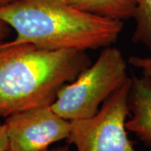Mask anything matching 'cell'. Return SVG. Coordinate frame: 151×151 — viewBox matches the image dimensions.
<instances>
[{
    "label": "cell",
    "instance_id": "5bb4252c",
    "mask_svg": "<svg viewBox=\"0 0 151 151\" xmlns=\"http://www.w3.org/2000/svg\"><path fill=\"white\" fill-rule=\"evenodd\" d=\"M0 117H4V113L1 109H0Z\"/></svg>",
    "mask_w": 151,
    "mask_h": 151
},
{
    "label": "cell",
    "instance_id": "277c9868",
    "mask_svg": "<svg viewBox=\"0 0 151 151\" xmlns=\"http://www.w3.org/2000/svg\"><path fill=\"white\" fill-rule=\"evenodd\" d=\"M131 85L128 77L93 117L70 121L67 142L77 151H137L125 125L130 112Z\"/></svg>",
    "mask_w": 151,
    "mask_h": 151
},
{
    "label": "cell",
    "instance_id": "30bf717a",
    "mask_svg": "<svg viewBox=\"0 0 151 151\" xmlns=\"http://www.w3.org/2000/svg\"><path fill=\"white\" fill-rule=\"evenodd\" d=\"M9 149V141L4 124H0V151H7Z\"/></svg>",
    "mask_w": 151,
    "mask_h": 151
},
{
    "label": "cell",
    "instance_id": "5b68a950",
    "mask_svg": "<svg viewBox=\"0 0 151 151\" xmlns=\"http://www.w3.org/2000/svg\"><path fill=\"white\" fill-rule=\"evenodd\" d=\"M8 151H45L55 142L67 139L70 121L61 118L51 106L36 107L7 116Z\"/></svg>",
    "mask_w": 151,
    "mask_h": 151
},
{
    "label": "cell",
    "instance_id": "4fadbf2b",
    "mask_svg": "<svg viewBox=\"0 0 151 151\" xmlns=\"http://www.w3.org/2000/svg\"><path fill=\"white\" fill-rule=\"evenodd\" d=\"M45 151H69V147L66 146H60V147H57V148H54L51 150H47Z\"/></svg>",
    "mask_w": 151,
    "mask_h": 151
},
{
    "label": "cell",
    "instance_id": "52a82bcc",
    "mask_svg": "<svg viewBox=\"0 0 151 151\" xmlns=\"http://www.w3.org/2000/svg\"><path fill=\"white\" fill-rule=\"evenodd\" d=\"M81 10L113 20L134 18L138 0H62Z\"/></svg>",
    "mask_w": 151,
    "mask_h": 151
},
{
    "label": "cell",
    "instance_id": "8fae6325",
    "mask_svg": "<svg viewBox=\"0 0 151 151\" xmlns=\"http://www.w3.org/2000/svg\"><path fill=\"white\" fill-rule=\"evenodd\" d=\"M11 28L6 24L5 22L0 20V43L5 40L10 34Z\"/></svg>",
    "mask_w": 151,
    "mask_h": 151
},
{
    "label": "cell",
    "instance_id": "6da1fadb",
    "mask_svg": "<svg viewBox=\"0 0 151 151\" xmlns=\"http://www.w3.org/2000/svg\"><path fill=\"white\" fill-rule=\"evenodd\" d=\"M0 20L16 32L4 46L30 44L40 49L96 50L115 43L123 21L81 10L62 0H20L0 7Z\"/></svg>",
    "mask_w": 151,
    "mask_h": 151
},
{
    "label": "cell",
    "instance_id": "7c38bea8",
    "mask_svg": "<svg viewBox=\"0 0 151 151\" xmlns=\"http://www.w3.org/2000/svg\"><path fill=\"white\" fill-rule=\"evenodd\" d=\"M18 1H20V0H0V7L9 5V4H14L15 2H18Z\"/></svg>",
    "mask_w": 151,
    "mask_h": 151
},
{
    "label": "cell",
    "instance_id": "3957f363",
    "mask_svg": "<svg viewBox=\"0 0 151 151\" xmlns=\"http://www.w3.org/2000/svg\"><path fill=\"white\" fill-rule=\"evenodd\" d=\"M127 78L122 52L105 47L94 64L60 89L51 108L68 121L92 118Z\"/></svg>",
    "mask_w": 151,
    "mask_h": 151
},
{
    "label": "cell",
    "instance_id": "ba28073f",
    "mask_svg": "<svg viewBox=\"0 0 151 151\" xmlns=\"http://www.w3.org/2000/svg\"><path fill=\"white\" fill-rule=\"evenodd\" d=\"M134 43L144 45L151 51V0H138L134 15Z\"/></svg>",
    "mask_w": 151,
    "mask_h": 151
},
{
    "label": "cell",
    "instance_id": "7a4b0ae2",
    "mask_svg": "<svg viewBox=\"0 0 151 151\" xmlns=\"http://www.w3.org/2000/svg\"><path fill=\"white\" fill-rule=\"evenodd\" d=\"M90 63L83 50L0 44V109L7 117L29 108L51 106L60 89Z\"/></svg>",
    "mask_w": 151,
    "mask_h": 151
},
{
    "label": "cell",
    "instance_id": "9a60e30c",
    "mask_svg": "<svg viewBox=\"0 0 151 151\" xmlns=\"http://www.w3.org/2000/svg\"><path fill=\"white\" fill-rule=\"evenodd\" d=\"M7 151H8V150H7Z\"/></svg>",
    "mask_w": 151,
    "mask_h": 151
},
{
    "label": "cell",
    "instance_id": "8992f818",
    "mask_svg": "<svg viewBox=\"0 0 151 151\" xmlns=\"http://www.w3.org/2000/svg\"><path fill=\"white\" fill-rule=\"evenodd\" d=\"M131 80L129 108L132 117L126 121V129L151 150V81L136 76Z\"/></svg>",
    "mask_w": 151,
    "mask_h": 151
},
{
    "label": "cell",
    "instance_id": "9c48e42d",
    "mask_svg": "<svg viewBox=\"0 0 151 151\" xmlns=\"http://www.w3.org/2000/svg\"><path fill=\"white\" fill-rule=\"evenodd\" d=\"M129 62L131 65L141 70L143 77L151 81V57L131 56Z\"/></svg>",
    "mask_w": 151,
    "mask_h": 151
}]
</instances>
